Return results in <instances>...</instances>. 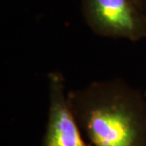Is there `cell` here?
I'll return each mask as SVG.
<instances>
[{"label":"cell","instance_id":"obj_1","mask_svg":"<svg viewBox=\"0 0 146 146\" xmlns=\"http://www.w3.org/2000/svg\"><path fill=\"white\" fill-rule=\"evenodd\" d=\"M81 131L92 146H146V95L119 78L69 90Z\"/></svg>","mask_w":146,"mask_h":146},{"label":"cell","instance_id":"obj_5","mask_svg":"<svg viewBox=\"0 0 146 146\" xmlns=\"http://www.w3.org/2000/svg\"><path fill=\"white\" fill-rule=\"evenodd\" d=\"M144 92H145V95H146V91H144Z\"/></svg>","mask_w":146,"mask_h":146},{"label":"cell","instance_id":"obj_4","mask_svg":"<svg viewBox=\"0 0 146 146\" xmlns=\"http://www.w3.org/2000/svg\"><path fill=\"white\" fill-rule=\"evenodd\" d=\"M138 1H139V4H141L142 10H143V11L146 14V0H138Z\"/></svg>","mask_w":146,"mask_h":146},{"label":"cell","instance_id":"obj_3","mask_svg":"<svg viewBox=\"0 0 146 146\" xmlns=\"http://www.w3.org/2000/svg\"><path fill=\"white\" fill-rule=\"evenodd\" d=\"M48 115L41 146H89L70 108L66 91V80L60 71L48 75Z\"/></svg>","mask_w":146,"mask_h":146},{"label":"cell","instance_id":"obj_2","mask_svg":"<svg viewBox=\"0 0 146 146\" xmlns=\"http://www.w3.org/2000/svg\"><path fill=\"white\" fill-rule=\"evenodd\" d=\"M81 7L97 35L132 42L146 37V14L138 0H81Z\"/></svg>","mask_w":146,"mask_h":146}]
</instances>
